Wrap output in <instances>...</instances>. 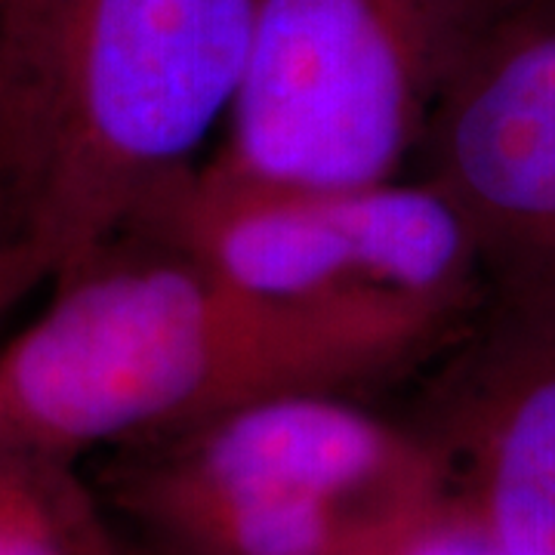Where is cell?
Returning a JSON list of instances; mask_svg holds the SVG:
<instances>
[{
    "mask_svg": "<svg viewBox=\"0 0 555 555\" xmlns=\"http://www.w3.org/2000/svg\"><path fill=\"white\" fill-rule=\"evenodd\" d=\"M50 284L38 318L0 349V444L83 460L257 398L364 396L396 379L142 232Z\"/></svg>",
    "mask_w": 555,
    "mask_h": 555,
    "instance_id": "obj_1",
    "label": "cell"
},
{
    "mask_svg": "<svg viewBox=\"0 0 555 555\" xmlns=\"http://www.w3.org/2000/svg\"><path fill=\"white\" fill-rule=\"evenodd\" d=\"M259 0H80L0 155V244L50 281L127 232L235 100Z\"/></svg>",
    "mask_w": 555,
    "mask_h": 555,
    "instance_id": "obj_2",
    "label": "cell"
},
{
    "mask_svg": "<svg viewBox=\"0 0 555 555\" xmlns=\"http://www.w3.org/2000/svg\"><path fill=\"white\" fill-rule=\"evenodd\" d=\"M100 456L120 555H377L441 496L414 429L339 392L257 398Z\"/></svg>",
    "mask_w": 555,
    "mask_h": 555,
    "instance_id": "obj_3",
    "label": "cell"
},
{
    "mask_svg": "<svg viewBox=\"0 0 555 555\" xmlns=\"http://www.w3.org/2000/svg\"><path fill=\"white\" fill-rule=\"evenodd\" d=\"M127 232L189 250L244 294L374 356L396 379L429 367L491 297L469 222L423 177L247 189L192 164Z\"/></svg>",
    "mask_w": 555,
    "mask_h": 555,
    "instance_id": "obj_4",
    "label": "cell"
},
{
    "mask_svg": "<svg viewBox=\"0 0 555 555\" xmlns=\"http://www.w3.org/2000/svg\"><path fill=\"white\" fill-rule=\"evenodd\" d=\"M485 0H259L214 179L356 189L401 179Z\"/></svg>",
    "mask_w": 555,
    "mask_h": 555,
    "instance_id": "obj_5",
    "label": "cell"
},
{
    "mask_svg": "<svg viewBox=\"0 0 555 555\" xmlns=\"http://www.w3.org/2000/svg\"><path fill=\"white\" fill-rule=\"evenodd\" d=\"M494 297L555 299V0H485L420 152Z\"/></svg>",
    "mask_w": 555,
    "mask_h": 555,
    "instance_id": "obj_6",
    "label": "cell"
},
{
    "mask_svg": "<svg viewBox=\"0 0 555 555\" xmlns=\"http://www.w3.org/2000/svg\"><path fill=\"white\" fill-rule=\"evenodd\" d=\"M404 423L441 500L509 555H555V299L488 297Z\"/></svg>",
    "mask_w": 555,
    "mask_h": 555,
    "instance_id": "obj_7",
    "label": "cell"
},
{
    "mask_svg": "<svg viewBox=\"0 0 555 555\" xmlns=\"http://www.w3.org/2000/svg\"><path fill=\"white\" fill-rule=\"evenodd\" d=\"M0 555H120L80 460L0 444Z\"/></svg>",
    "mask_w": 555,
    "mask_h": 555,
    "instance_id": "obj_8",
    "label": "cell"
},
{
    "mask_svg": "<svg viewBox=\"0 0 555 555\" xmlns=\"http://www.w3.org/2000/svg\"><path fill=\"white\" fill-rule=\"evenodd\" d=\"M80 0H0V155L43 87Z\"/></svg>",
    "mask_w": 555,
    "mask_h": 555,
    "instance_id": "obj_9",
    "label": "cell"
},
{
    "mask_svg": "<svg viewBox=\"0 0 555 555\" xmlns=\"http://www.w3.org/2000/svg\"><path fill=\"white\" fill-rule=\"evenodd\" d=\"M377 555H509L441 496Z\"/></svg>",
    "mask_w": 555,
    "mask_h": 555,
    "instance_id": "obj_10",
    "label": "cell"
},
{
    "mask_svg": "<svg viewBox=\"0 0 555 555\" xmlns=\"http://www.w3.org/2000/svg\"><path fill=\"white\" fill-rule=\"evenodd\" d=\"M43 281H50V269L38 250L28 244H0V321Z\"/></svg>",
    "mask_w": 555,
    "mask_h": 555,
    "instance_id": "obj_11",
    "label": "cell"
}]
</instances>
